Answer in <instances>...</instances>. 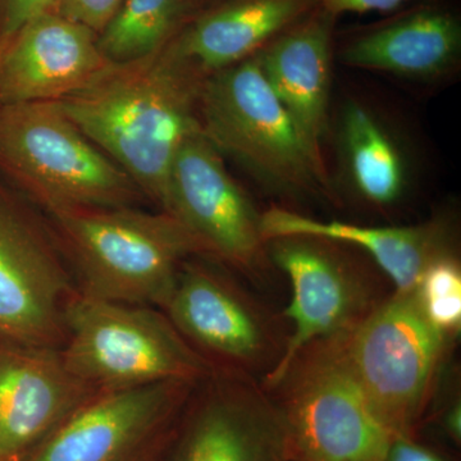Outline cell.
I'll return each instance as SVG.
<instances>
[{
	"label": "cell",
	"instance_id": "cell-1",
	"mask_svg": "<svg viewBox=\"0 0 461 461\" xmlns=\"http://www.w3.org/2000/svg\"><path fill=\"white\" fill-rule=\"evenodd\" d=\"M199 72L169 41L151 56L112 63L56 104L166 212L173 159L182 142L202 130Z\"/></svg>",
	"mask_w": 461,
	"mask_h": 461
},
{
	"label": "cell",
	"instance_id": "cell-2",
	"mask_svg": "<svg viewBox=\"0 0 461 461\" xmlns=\"http://www.w3.org/2000/svg\"><path fill=\"white\" fill-rule=\"evenodd\" d=\"M86 295L162 311L182 263L209 256L173 215L132 206L50 212Z\"/></svg>",
	"mask_w": 461,
	"mask_h": 461
},
{
	"label": "cell",
	"instance_id": "cell-3",
	"mask_svg": "<svg viewBox=\"0 0 461 461\" xmlns=\"http://www.w3.org/2000/svg\"><path fill=\"white\" fill-rule=\"evenodd\" d=\"M203 135L266 189L288 198L330 193L323 156L291 120L264 77L258 54L203 81Z\"/></svg>",
	"mask_w": 461,
	"mask_h": 461
},
{
	"label": "cell",
	"instance_id": "cell-4",
	"mask_svg": "<svg viewBox=\"0 0 461 461\" xmlns=\"http://www.w3.org/2000/svg\"><path fill=\"white\" fill-rule=\"evenodd\" d=\"M266 390L284 420L290 461H381L396 438L355 377L346 332L306 345Z\"/></svg>",
	"mask_w": 461,
	"mask_h": 461
},
{
	"label": "cell",
	"instance_id": "cell-5",
	"mask_svg": "<svg viewBox=\"0 0 461 461\" xmlns=\"http://www.w3.org/2000/svg\"><path fill=\"white\" fill-rule=\"evenodd\" d=\"M67 366L96 391L166 381L200 382L212 366L182 338L165 312L86 295L67 306Z\"/></svg>",
	"mask_w": 461,
	"mask_h": 461
},
{
	"label": "cell",
	"instance_id": "cell-6",
	"mask_svg": "<svg viewBox=\"0 0 461 461\" xmlns=\"http://www.w3.org/2000/svg\"><path fill=\"white\" fill-rule=\"evenodd\" d=\"M0 169L48 212L131 206L141 193L56 102L0 104Z\"/></svg>",
	"mask_w": 461,
	"mask_h": 461
},
{
	"label": "cell",
	"instance_id": "cell-7",
	"mask_svg": "<svg viewBox=\"0 0 461 461\" xmlns=\"http://www.w3.org/2000/svg\"><path fill=\"white\" fill-rule=\"evenodd\" d=\"M448 341L427 317L417 288L393 290L346 332L355 377L391 435L415 437L435 396Z\"/></svg>",
	"mask_w": 461,
	"mask_h": 461
},
{
	"label": "cell",
	"instance_id": "cell-8",
	"mask_svg": "<svg viewBox=\"0 0 461 461\" xmlns=\"http://www.w3.org/2000/svg\"><path fill=\"white\" fill-rule=\"evenodd\" d=\"M203 258L182 263L162 311L212 369L262 382L281 359L287 333L262 303Z\"/></svg>",
	"mask_w": 461,
	"mask_h": 461
},
{
	"label": "cell",
	"instance_id": "cell-9",
	"mask_svg": "<svg viewBox=\"0 0 461 461\" xmlns=\"http://www.w3.org/2000/svg\"><path fill=\"white\" fill-rule=\"evenodd\" d=\"M198 384L166 381L99 391L21 461H160Z\"/></svg>",
	"mask_w": 461,
	"mask_h": 461
},
{
	"label": "cell",
	"instance_id": "cell-10",
	"mask_svg": "<svg viewBox=\"0 0 461 461\" xmlns=\"http://www.w3.org/2000/svg\"><path fill=\"white\" fill-rule=\"evenodd\" d=\"M267 254L291 282L293 296L282 317L293 330L277 366L262 381L266 388L303 348L353 330L384 299L375 278L339 242L284 236L267 241Z\"/></svg>",
	"mask_w": 461,
	"mask_h": 461
},
{
	"label": "cell",
	"instance_id": "cell-11",
	"mask_svg": "<svg viewBox=\"0 0 461 461\" xmlns=\"http://www.w3.org/2000/svg\"><path fill=\"white\" fill-rule=\"evenodd\" d=\"M160 461H290L286 429L259 379L212 369L191 393Z\"/></svg>",
	"mask_w": 461,
	"mask_h": 461
},
{
	"label": "cell",
	"instance_id": "cell-12",
	"mask_svg": "<svg viewBox=\"0 0 461 461\" xmlns=\"http://www.w3.org/2000/svg\"><path fill=\"white\" fill-rule=\"evenodd\" d=\"M166 213L198 236L211 258L247 272L260 271L268 262L262 213L202 130L182 142L173 159Z\"/></svg>",
	"mask_w": 461,
	"mask_h": 461
},
{
	"label": "cell",
	"instance_id": "cell-13",
	"mask_svg": "<svg viewBox=\"0 0 461 461\" xmlns=\"http://www.w3.org/2000/svg\"><path fill=\"white\" fill-rule=\"evenodd\" d=\"M77 290L45 230L0 198V338L62 348Z\"/></svg>",
	"mask_w": 461,
	"mask_h": 461
},
{
	"label": "cell",
	"instance_id": "cell-14",
	"mask_svg": "<svg viewBox=\"0 0 461 461\" xmlns=\"http://www.w3.org/2000/svg\"><path fill=\"white\" fill-rule=\"evenodd\" d=\"M96 393L60 348L0 338V461L23 460Z\"/></svg>",
	"mask_w": 461,
	"mask_h": 461
},
{
	"label": "cell",
	"instance_id": "cell-15",
	"mask_svg": "<svg viewBox=\"0 0 461 461\" xmlns=\"http://www.w3.org/2000/svg\"><path fill=\"white\" fill-rule=\"evenodd\" d=\"M111 66L99 50L98 33L47 12L0 45V104L57 102Z\"/></svg>",
	"mask_w": 461,
	"mask_h": 461
},
{
	"label": "cell",
	"instance_id": "cell-16",
	"mask_svg": "<svg viewBox=\"0 0 461 461\" xmlns=\"http://www.w3.org/2000/svg\"><path fill=\"white\" fill-rule=\"evenodd\" d=\"M262 232L266 241L284 236H311L360 249L390 278L395 291L414 290L430 264L456 256L454 227L446 217L412 226L368 227L318 221L273 206L262 213Z\"/></svg>",
	"mask_w": 461,
	"mask_h": 461
},
{
	"label": "cell",
	"instance_id": "cell-17",
	"mask_svg": "<svg viewBox=\"0 0 461 461\" xmlns=\"http://www.w3.org/2000/svg\"><path fill=\"white\" fill-rule=\"evenodd\" d=\"M335 21L318 5L257 53L267 83L303 138L321 156V140L329 130Z\"/></svg>",
	"mask_w": 461,
	"mask_h": 461
},
{
	"label": "cell",
	"instance_id": "cell-18",
	"mask_svg": "<svg viewBox=\"0 0 461 461\" xmlns=\"http://www.w3.org/2000/svg\"><path fill=\"white\" fill-rule=\"evenodd\" d=\"M461 23L453 12L423 5L366 30L339 50L341 63L412 80H436L456 67Z\"/></svg>",
	"mask_w": 461,
	"mask_h": 461
},
{
	"label": "cell",
	"instance_id": "cell-19",
	"mask_svg": "<svg viewBox=\"0 0 461 461\" xmlns=\"http://www.w3.org/2000/svg\"><path fill=\"white\" fill-rule=\"evenodd\" d=\"M320 5V0H224L172 39L180 56L213 74L256 56Z\"/></svg>",
	"mask_w": 461,
	"mask_h": 461
},
{
	"label": "cell",
	"instance_id": "cell-20",
	"mask_svg": "<svg viewBox=\"0 0 461 461\" xmlns=\"http://www.w3.org/2000/svg\"><path fill=\"white\" fill-rule=\"evenodd\" d=\"M338 149L342 175L372 205L395 204L411 180V166L395 133L373 109L350 102L339 114Z\"/></svg>",
	"mask_w": 461,
	"mask_h": 461
},
{
	"label": "cell",
	"instance_id": "cell-21",
	"mask_svg": "<svg viewBox=\"0 0 461 461\" xmlns=\"http://www.w3.org/2000/svg\"><path fill=\"white\" fill-rule=\"evenodd\" d=\"M187 0H123L98 35L109 62L129 63L151 56L172 41Z\"/></svg>",
	"mask_w": 461,
	"mask_h": 461
},
{
	"label": "cell",
	"instance_id": "cell-22",
	"mask_svg": "<svg viewBox=\"0 0 461 461\" xmlns=\"http://www.w3.org/2000/svg\"><path fill=\"white\" fill-rule=\"evenodd\" d=\"M122 3L123 0H58L57 12L99 35Z\"/></svg>",
	"mask_w": 461,
	"mask_h": 461
},
{
	"label": "cell",
	"instance_id": "cell-23",
	"mask_svg": "<svg viewBox=\"0 0 461 461\" xmlns=\"http://www.w3.org/2000/svg\"><path fill=\"white\" fill-rule=\"evenodd\" d=\"M58 0H5L3 14V42L8 41L32 18L57 11ZM2 42V44H3Z\"/></svg>",
	"mask_w": 461,
	"mask_h": 461
},
{
	"label": "cell",
	"instance_id": "cell-24",
	"mask_svg": "<svg viewBox=\"0 0 461 461\" xmlns=\"http://www.w3.org/2000/svg\"><path fill=\"white\" fill-rule=\"evenodd\" d=\"M408 0H320V7L338 18L344 14L391 12Z\"/></svg>",
	"mask_w": 461,
	"mask_h": 461
},
{
	"label": "cell",
	"instance_id": "cell-25",
	"mask_svg": "<svg viewBox=\"0 0 461 461\" xmlns=\"http://www.w3.org/2000/svg\"><path fill=\"white\" fill-rule=\"evenodd\" d=\"M381 461H446L435 451L415 441V437H396Z\"/></svg>",
	"mask_w": 461,
	"mask_h": 461
},
{
	"label": "cell",
	"instance_id": "cell-26",
	"mask_svg": "<svg viewBox=\"0 0 461 461\" xmlns=\"http://www.w3.org/2000/svg\"><path fill=\"white\" fill-rule=\"evenodd\" d=\"M438 426L454 445L461 444V405L454 399L438 414Z\"/></svg>",
	"mask_w": 461,
	"mask_h": 461
}]
</instances>
